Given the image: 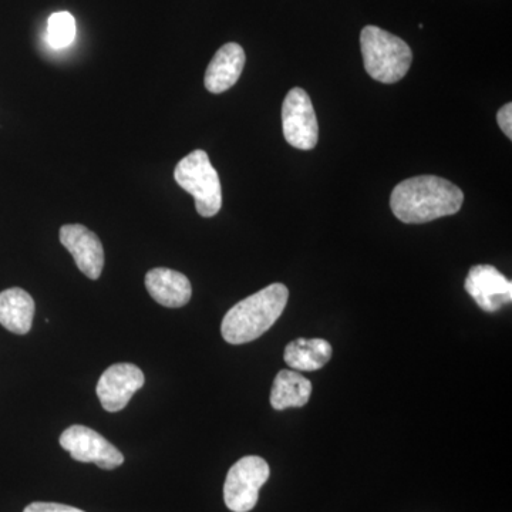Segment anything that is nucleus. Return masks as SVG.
I'll return each mask as SVG.
<instances>
[{
	"mask_svg": "<svg viewBox=\"0 0 512 512\" xmlns=\"http://www.w3.org/2000/svg\"><path fill=\"white\" fill-rule=\"evenodd\" d=\"M463 202V191L457 185L434 175H421L396 185L390 208L404 224H426L457 214Z\"/></svg>",
	"mask_w": 512,
	"mask_h": 512,
	"instance_id": "f257e3e1",
	"label": "nucleus"
},
{
	"mask_svg": "<svg viewBox=\"0 0 512 512\" xmlns=\"http://www.w3.org/2000/svg\"><path fill=\"white\" fill-rule=\"evenodd\" d=\"M288 299L289 291L284 284H272L248 296L222 319V338L229 345H244L261 338L281 318Z\"/></svg>",
	"mask_w": 512,
	"mask_h": 512,
	"instance_id": "f03ea898",
	"label": "nucleus"
},
{
	"mask_svg": "<svg viewBox=\"0 0 512 512\" xmlns=\"http://www.w3.org/2000/svg\"><path fill=\"white\" fill-rule=\"evenodd\" d=\"M360 47L366 72L377 82H400L412 66L413 53L409 45L377 26H366L362 30Z\"/></svg>",
	"mask_w": 512,
	"mask_h": 512,
	"instance_id": "7ed1b4c3",
	"label": "nucleus"
},
{
	"mask_svg": "<svg viewBox=\"0 0 512 512\" xmlns=\"http://www.w3.org/2000/svg\"><path fill=\"white\" fill-rule=\"evenodd\" d=\"M177 184L191 194L195 210L204 218L215 217L222 207L220 175L204 150H195L184 157L174 170Z\"/></svg>",
	"mask_w": 512,
	"mask_h": 512,
	"instance_id": "20e7f679",
	"label": "nucleus"
},
{
	"mask_svg": "<svg viewBox=\"0 0 512 512\" xmlns=\"http://www.w3.org/2000/svg\"><path fill=\"white\" fill-rule=\"evenodd\" d=\"M271 476V468L262 457L247 456L238 460L227 474L224 484L225 505L232 512H249L258 503L259 490Z\"/></svg>",
	"mask_w": 512,
	"mask_h": 512,
	"instance_id": "39448f33",
	"label": "nucleus"
},
{
	"mask_svg": "<svg viewBox=\"0 0 512 512\" xmlns=\"http://www.w3.org/2000/svg\"><path fill=\"white\" fill-rule=\"evenodd\" d=\"M285 140L299 150H312L318 144L319 126L309 94L295 87L286 94L282 106Z\"/></svg>",
	"mask_w": 512,
	"mask_h": 512,
	"instance_id": "423d86ee",
	"label": "nucleus"
},
{
	"mask_svg": "<svg viewBox=\"0 0 512 512\" xmlns=\"http://www.w3.org/2000/svg\"><path fill=\"white\" fill-rule=\"evenodd\" d=\"M59 441L73 460L80 463H94L101 470H114L124 463L123 453L89 427L80 424L69 427Z\"/></svg>",
	"mask_w": 512,
	"mask_h": 512,
	"instance_id": "0eeeda50",
	"label": "nucleus"
},
{
	"mask_svg": "<svg viewBox=\"0 0 512 512\" xmlns=\"http://www.w3.org/2000/svg\"><path fill=\"white\" fill-rule=\"evenodd\" d=\"M144 373L133 363H117L101 375L97 396L106 412H121L130 403L133 394L144 386Z\"/></svg>",
	"mask_w": 512,
	"mask_h": 512,
	"instance_id": "6e6552de",
	"label": "nucleus"
},
{
	"mask_svg": "<svg viewBox=\"0 0 512 512\" xmlns=\"http://www.w3.org/2000/svg\"><path fill=\"white\" fill-rule=\"evenodd\" d=\"M464 288L484 312H498L512 301L511 281L495 266H473L468 272Z\"/></svg>",
	"mask_w": 512,
	"mask_h": 512,
	"instance_id": "1a4fd4ad",
	"label": "nucleus"
},
{
	"mask_svg": "<svg viewBox=\"0 0 512 512\" xmlns=\"http://www.w3.org/2000/svg\"><path fill=\"white\" fill-rule=\"evenodd\" d=\"M59 237L80 272L94 281L99 279L104 268V249L99 237L80 224L63 225Z\"/></svg>",
	"mask_w": 512,
	"mask_h": 512,
	"instance_id": "9d476101",
	"label": "nucleus"
},
{
	"mask_svg": "<svg viewBox=\"0 0 512 512\" xmlns=\"http://www.w3.org/2000/svg\"><path fill=\"white\" fill-rule=\"evenodd\" d=\"M245 62L247 57L238 43H227L222 46L208 64L204 79L205 89L214 94L227 92L237 84Z\"/></svg>",
	"mask_w": 512,
	"mask_h": 512,
	"instance_id": "9b49d317",
	"label": "nucleus"
},
{
	"mask_svg": "<svg viewBox=\"0 0 512 512\" xmlns=\"http://www.w3.org/2000/svg\"><path fill=\"white\" fill-rule=\"evenodd\" d=\"M146 288L151 298L165 308H183L190 302V279L168 268L151 269L146 275Z\"/></svg>",
	"mask_w": 512,
	"mask_h": 512,
	"instance_id": "f8f14e48",
	"label": "nucleus"
},
{
	"mask_svg": "<svg viewBox=\"0 0 512 512\" xmlns=\"http://www.w3.org/2000/svg\"><path fill=\"white\" fill-rule=\"evenodd\" d=\"M35 301L28 292L10 288L0 292V325L16 335H26L35 318Z\"/></svg>",
	"mask_w": 512,
	"mask_h": 512,
	"instance_id": "ddd939ff",
	"label": "nucleus"
},
{
	"mask_svg": "<svg viewBox=\"0 0 512 512\" xmlns=\"http://www.w3.org/2000/svg\"><path fill=\"white\" fill-rule=\"evenodd\" d=\"M333 349L323 339H296L286 346L284 360L286 365L299 372H315L328 365Z\"/></svg>",
	"mask_w": 512,
	"mask_h": 512,
	"instance_id": "4468645a",
	"label": "nucleus"
},
{
	"mask_svg": "<svg viewBox=\"0 0 512 512\" xmlns=\"http://www.w3.org/2000/svg\"><path fill=\"white\" fill-rule=\"evenodd\" d=\"M311 380L292 370H281L275 377L271 390V406L275 410L303 407L311 399Z\"/></svg>",
	"mask_w": 512,
	"mask_h": 512,
	"instance_id": "2eb2a0df",
	"label": "nucleus"
},
{
	"mask_svg": "<svg viewBox=\"0 0 512 512\" xmlns=\"http://www.w3.org/2000/svg\"><path fill=\"white\" fill-rule=\"evenodd\" d=\"M76 37V20L72 13L56 12L47 20V42L55 49L72 45Z\"/></svg>",
	"mask_w": 512,
	"mask_h": 512,
	"instance_id": "dca6fc26",
	"label": "nucleus"
},
{
	"mask_svg": "<svg viewBox=\"0 0 512 512\" xmlns=\"http://www.w3.org/2000/svg\"><path fill=\"white\" fill-rule=\"evenodd\" d=\"M23 512H84L70 505L56 503H32Z\"/></svg>",
	"mask_w": 512,
	"mask_h": 512,
	"instance_id": "f3484780",
	"label": "nucleus"
},
{
	"mask_svg": "<svg viewBox=\"0 0 512 512\" xmlns=\"http://www.w3.org/2000/svg\"><path fill=\"white\" fill-rule=\"evenodd\" d=\"M498 126L508 138H512V104L507 103L501 107L497 114Z\"/></svg>",
	"mask_w": 512,
	"mask_h": 512,
	"instance_id": "a211bd4d",
	"label": "nucleus"
}]
</instances>
